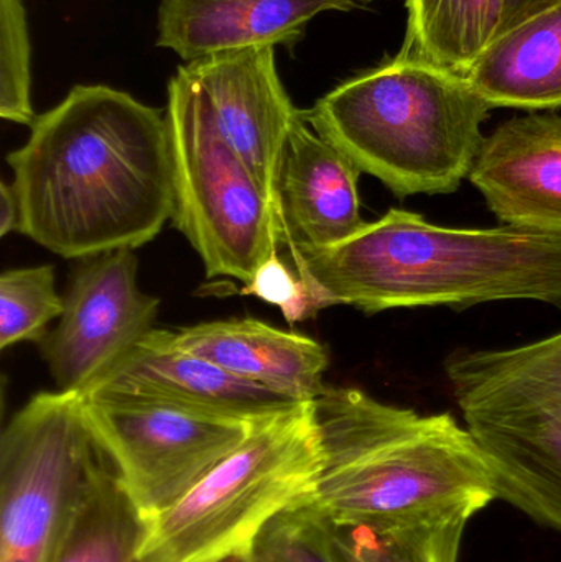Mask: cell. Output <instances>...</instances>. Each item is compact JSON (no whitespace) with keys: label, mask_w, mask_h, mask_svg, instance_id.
Wrapping results in <instances>:
<instances>
[{"label":"cell","mask_w":561,"mask_h":562,"mask_svg":"<svg viewBox=\"0 0 561 562\" xmlns=\"http://www.w3.org/2000/svg\"><path fill=\"white\" fill-rule=\"evenodd\" d=\"M19 233L63 259L152 243L173 216L165 109L104 85H78L7 155Z\"/></svg>","instance_id":"obj_1"},{"label":"cell","mask_w":561,"mask_h":562,"mask_svg":"<svg viewBox=\"0 0 561 562\" xmlns=\"http://www.w3.org/2000/svg\"><path fill=\"white\" fill-rule=\"evenodd\" d=\"M290 254L313 316L338 304L366 314L503 300L561 306V234L458 229L389 210L345 243Z\"/></svg>","instance_id":"obj_2"},{"label":"cell","mask_w":561,"mask_h":562,"mask_svg":"<svg viewBox=\"0 0 561 562\" xmlns=\"http://www.w3.org/2000/svg\"><path fill=\"white\" fill-rule=\"evenodd\" d=\"M322 468L308 504L356 524L474 517L496 501L493 469L467 426L420 415L349 386L313 402Z\"/></svg>","instance_id":"obj_3"},{"label":"cell","mask_w":561,"mask_h":562,"mask_svg":"<svg viewBox=\"0 0 561 562\" xmlns=\"http://www.w3.org/2000/svg\"><path fill=\"white\" fill-rule=\"evenodd\" d=\"M491 105L464 76L395 55L305 111L310 127L397 198L450 194L470 178Z\"/></svg>","instance_id":"obj_4"},{"label":"cell","mask_w":561,"mask_h":562,"mask_svg":"<svg viewBox=\"0 0 561 562\" xmlns=\"http://www.w3.org/2000/svg\"><path fill=\"white\" fill-rule=\"evenodd\" d=\"M322 446L315 405L262 419L168 510L145 521L142 562H221L249 553L263 528L315 492Z\"/></svg>","instance_id":"obj_5"},{"label":"cell","mask_w":561,"mask_h":562,"mask_svg":"<svg viewBox=\"0 0 561 562\" xmlns=\"http://www.w3.org/2000/svg\"><path fill=\"white\" fill-rule=\"evenodd\" d=\"M497 498L561 533V333L510 349H460L445 362Z\"/></svg>","instance_id":"obj_6"},{"label":"cell","mask_w":561,"mask_h":562,"mask_svg":"<svg viewBox=\"0 0 561 562\" xmlns=\"http://www.w3.org/2000/svg\"><path fill=\"white\" fill-rule=\"evenodd\" d=\"M165 115L173 155L175 229L197 250L207 279L247 284L285 246L279 211L221 137L180 69L168 81Z\"/></svg>","instance_id":"obj_7"},{"label":"cell","mask_w":561,"mask_h":562,"mask_svg":"<svg viewBox=\"0 0 561 562\" xmlns=\"http://www.w3.org/2000/svg\"><path fill=\"white\" fill-rule=\"evenodd\" d=\"M109 458L79 393L33 395L0 439V562H53Z\"/></svg>","instance_id":"obj_8"},{"label":"cell","mask_w":561,"mask_h":562,"mask_svg":"<svg viewBox=\"0 0 561 562\" xmlns=\"http://www.w3.org/2000/svg\"><path fill=\"white\" fill-rule=\"evenodd\" d=\"M81 396L89 423L144 521L177 504L262 422L124 393Z\"/></svg>","instance_id":"obj_9"},{"label":"cell","mask_w":561,"mask_h":562,"mask_svg":"<svg viewBox=\"0 0 561 562\" xmlns=\"http://www.w3.org/2000/svg\"><path fill=\"white\" fill-rule=\"evenodd\" d=\"M76 270L58 326L40 342L59 392L85 395L154 329L160 300L138 288L134 250L89 257Z\"/></svg>","instance_id":"obj_10"},{"label":"cell","mask_w":561,"mask_h":562,"mask_svg":"<svg viewBox=\"0 0 561 562\" xmlns=\"http://www.w3.org/2000/svg\"><path fill=\"white\" fill-rule=\"evenodd\" d=\"M178 69L194 86L221 137L249 168L282 220L280 171L290 132L303 111L293 105L280 79L276 48L213 56Z\"/></svg>","instance_id":"obj_11"},{"label":"cell","mask_w":561,"mask_h":562,"mask_svg":"<svg viewBox=\"0 0 561 562\" xmlns=\"http://www.w3.org/2000/svg\"><path fill=\"white\" fill-rule=\"evenodd\" d=\"M92 392L165 400L250 422L270 418L305 403L231 375L216 363L184 350L177 342L175 330L157 327L145 334L88 393Z\"/></svg>","instance_id":"obj_12"},{"label":"cell","mask_w":561,"mask_h":562,"mask_svg":"<svg viewBox=\"0 0 561 562\" xmlns=\"http://www.w3.org/2000/svg\"><path fill=\"white\" fill-rule=\"evenodd\" d=\"M470 181L501 223L561 234V115L501 124L484 138Z\"/></svg>","instance_id":"obj_13"},{"label":"cell","mask_w":561,"mask_h":562,"mask_svg":"<svg viewBox=\"0 0 561 562\" xmlns=\"http://www.w3.org/2000/svg\"><path fill=\"white\" fill-rule=\"evenodd\" d=\"M356 0H160L157 42L184 63L247 49L295 48L323 12H349Z\"/></svg>","instance_id":"obj_14"},{"label":"cell","mask_w":561,"mask_h":562,"mask_svg":"<svg viewBox=\"0 0 561 562\" xmlns=\"http://www.w3.org/2000/svg\"><path fill=\"white\" fill-rule=\"evenodd\" d=\"M359 175L343 151L310 127L303 111L280 171V213L290 252L336 246L364 229Z\"/></svg>","instance_id":"obj_15"},{"label":"cell","mask_w":561,"mask_h":562,"mask_svg":"<svg viewBox=\"0 0 561 562\" xmlns=\"http://www.w3.org/2000/svg\"><path fill=\"white\" fill-rule=\"evenodd\" d=\"M175 337L193 356L293 402H315L325 392L328 350L303 334L246 317L180 327Z\"/></svg>","instance_id":"obj_16"},{"label":"cell","mask_w":561,"mask_h":562,"mask_svg":"<svg viewBox=\"0 0 561 562\" xmlns=\"http://www.w3.org/2000/svg\"><path fill=\"white\" fill-rule=\"evenodd\" d=\"M464 78L491 108H561V3L496 35Z\"/></svg>","instance_id":"obj_17"},{"label":"cell","mask_w":561,"mask_h":562,"mask_svg":"<svg viewBox=\"0 0 561 562\" xmlns=\"http://www.w3.org/2000/svg\"><path fill=\"white\" fill-rule=\"evenodd\" d=\"M407 32L397 55L467 75L503 25L504 0H405Z\"/></svg>","instance_id":"obj_18"},{"label":"cell","mask_w":561,"mask_h":562,"mask_svg":"<svg viewBox=\"0 0 561 562\" xmlns=\"http://www.w3.org/2000/svg\"><path fill=\"white\" fill-rule=\"evenodd\" d=\"M144 533V518L109 458L82 497L53 562H142Z\"/></svg>","instance_id":"obj_19"},{"label":"cell","mask_w":561,"mask_h":562,"mask_svg":"<svg viewBox=\"0 0 561 562\" xmlns=\"http://www.w3.org/2000/svg\"><path fill=\"white\" fill-rule=\"evenodd\" d=\"M471 518L448 515L394 524H356L323 517V521L338 562H458Z\"/></svg>","instance_id":"obj_20"},{"label":"cell","mask_w":561,"mask_h":562,"mask_svg":"<svg viewBox=\"0 0 561 562\" xmlns=\"http://www.w3.org/2000/svg\"><path fill=\"white\" fill-rule=\"evenodd\" d=\"M65 300L56 291L55 267L5 270L0 277V349L42 342L46 327L59 319Z\"/></svg>","instance_id":"obj_21"},{"label":"cell","mask_w":561,"mask_h":562,"mask_svg":"<svg viewBox=\"0 0 561 562\" xmlns=\"http://www.w3.org/2000/svg\"><path fill=\"white\" fill-rule=\"evenodd\" d=\"M29 23L22 0H0V117L29 125L38 115L32 105Z\"/></svg>","instance_id":"obj_22"},{"label":"cell","mask_w":561,"mask_h":562,"mask_svg":"<svg viewBox=\"0 0 561 562\" xmlns=\"http://www.w3.org/2000/svg\"><path fill=\"white\" fill-rule=\"evenodd\" d=\"M253 562H338L322 515L305 502L273 518L249 551Z\"/></svg>","instance_id":"obj_23"},{"label":"cell","mask_w":561,"mask_h":562,"mask_svg":"<svg viewBox=\"0 0 561 562\" xmlns=\"http://www.w3.org/2000/svg\"><path fill=\"white\" fill-rule=\"evenodd\" d=\"M240 293L257 296L279 307L290 324L313 316L305 284L296 270L289 269L279 256L267 260L254 279L244 284Z\"/></svg>","instance_id":"obj_24"},{"label":"cell","mask_w":561,"mask_h":562,"mask_svg":"<svg viewBox=\"0 0 561 562\" xmlns=\"http://www.w3.org/2000/svg\"><path fill=\"white\" fill-rule=\"evenodd\" d=\"M560 3L561 0H504L503 25H501L500 33L517 25L527 16L536 15V13L543 12L550 7L560 5Z\"/></svg>","instance_id":"obj_25"},{"label":"cell","mask_w":561,"mask_h":562,"mask_svg":"<svg viewBox=\"0 0 561 562\" xmlns=\"http://www.w3.org/2000/svg\"><path fill=\"white\" fill-rule=\"evenodd\" d=\"M20 206L13 193L12 184L2 183L0 188V236L19 233Z\"/></svg>","instance_id":"obj_26"},{"label":"cell","mask_w":561,"mask_h":562,"mask_svg":"<svg viewBox=\"0 0 561 562\" xmlns=\"http://www.w3.org/2000/svg\"><path fill=\"white\" fill-rule=\"evenodd\" d=\"M221 562H250L249 553L246 554H237V557L229 558V560H224Z\"/></svg>","instance_id":"obj_27"},{"label":"cell","mask_w":561,"mask_h":562,"mask_svg":"<svg viewBox=\"0 0 561 562\" xmlns=\"http://www.w3.org/2000/svg\"><path fill=\"white\" fill-rule=\"evenodd\" d=\"M356 2H372V0H356Z\"/></svg>","instance_id":"obj_28"},{"label":"cell","mask_w":561,"mask_h":562,"mask_svg":"<svg viewBox=\"0 0 561 562\" xmlns=\"http://www.w3.org/2000/svg\"><path fill=\"white\" fill-rule=\"evenodd\" d=\"M250 562H253V561H250Z\"/></svg>","instance_id":"obj_29"}]
</instances>
